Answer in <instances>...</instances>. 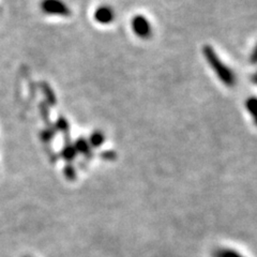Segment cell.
Listing matches in <instances>:
<instances>
[{
  "label": "cell",
  "mask_w": 257,
  "mask_h": 257,
  "mask_svg": "<svg viewBox=\"0 0 257 257\" xmlns=\"http://www.w3.org/2000/svg\"><path fill=\"white\" fill-rule=\"evenodd\" d=\"M132 29L134 34L142 39H148L152 34L150 23L143 15L134 16V19L132 20Z\"/></svg>",
  "instance_id": "cell-3"
},
{
  "label": "cell",
  "mask_w": 257,
  "mask_h": 257,
  "mask_svg": "<svg viewBox=\"0 0 257 257\" xmlns=\"http://www.w3.org/2000/svg\"><path fill=\"white\" fill-rule=\"evenodd\" d=\"M94 19L100 24H109L115 19V12L108 6H101L95 10Z\"/></svg>",
  "instance_id": "cell-4"
},
{
  "label": "cell",
  "mask_w": 257,
  "mask_h": 257,
  "mask_svg": "<svg viewBox=\"0 0 257 257\" xmlns=\"http://www.w3.org/2000/svg\"><path fill=\"white\" fill-rule=\"evenodd\" d=\"M41 9L46 14L53 15H63L67 16L70 14L69 8L61 0H42Z\"/></svg>",
  "instance_id": "cell-2"
},
{
  "label": "cell",
  "mask_w": 257,
  "mask_h": 257,
  "mask_svg": "<svg viewBox=\"0 0 257 257\" xmlns=\"http://www.w3.org/2000/svg\"><path fill=\"white\" fill-rule=\"evenodd\" d=\"M205 55L209 59V62H210L213 70H215V72L218 73V75L220 76V78L223 80V82L225 84H227L228 86L234 84V77H232V74L227 70V68L224 66V64H222V62L220 61V59L218 57H216L211 48L206 47Z\"/></svg>",
  "instance_id": "cell-1"
},
{
  "label": "cell",
  "mask_w": 257,
  "mask_h": 257,
  "mask_svg": "<svg viewBox=\"0 0 257 257\" xmlns=\"http://www.w3.org/2000/svg\"><path fill=\"white\" fill-rule=\"evenodd\" d=\"M92 143L94 144V145H96V146H98V145H100L101 143H103L104 142V139H103V136H102V134H100V133H95V134H93L92 135Z\"/></svg>",
  "instance_id": "cell-5"
}]
</instances>
